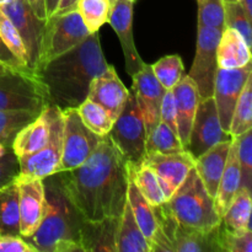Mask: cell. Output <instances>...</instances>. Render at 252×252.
I'll use <instances>...</instances> for the list:
<instances>
[{
  "label": "cell",
  "instance_id": "cell-9",
  "mask_svg": "<svg viewBox=\"0 0 252 252\" xmlns=\"http://www.w3.org/2000/svg\"><path fill=\"white\" fill-rule=\"evenodd\" d=\"M51 108V134L48 142L33 154L19 158L21 176L43 180L58 174L63 150L64 120L61 110L53 106Z\"/></svg>",
  "mask_w": 252,
  "mask_h": 252
},
{
  "label": "cell",
  "instance_id": "cell-40",
  "mask_svg": "<svg viewBox=\"0 0 252 252\" xmlns=\"http://www.w3.org/2000/svg\"><path fill=\"white\" fill-rule=\"evenodd\" d=\"M224 16V0H203L198 4V26L213 27L223 32Z\"/></svg>",
  "mask_w": 252,
  "mask_h": 252
},
{
  "label": "cell",
  "instance_id": "cell-10",
  "mask_svg": "<svg viewBox=\"0 0 252 252\" xmlns=\"http://www.w3.org/2000/svg\"><path fill=\"white\" fill-rule=\"evenodd\" d=\"M221 31L208 26H198L197 48L189 76L194 81L199 98L213 96L214 81L218 71L217 47Z\"/></svg>",
  "mask_w": 252,
  "mask_h": 252
},
{
  "label": "cell",
  "instance_id": "cell-49",
  "mask_svg": "<svg viewBox=\"0 0 252 252\" xmlns=\"http://www.w3.org/2000/svg\"><path fill=\"white\" fill-rule=\"evenodd\" d=\"M10 147H6V145H4V144H1V143H0V157H1V155H4L5 153H6V150L9 149Z\"/></svg>",
  "mask_w": 252,
  "mask_h": 252
},
{
  "label": "cell",
  "instance_id": "cell-3",
  "mask_svg": "<svg viewBox=\"0 0 252 252\" xmlns=\"http://www.w3.org/2000/svg\"><path fill=\"white\" fill-rule=\"evenodd\" d=\"M44 214L38 229L25 240L37 252H84L80 245L81 218L62 189L57 174L43 179Z\"/></svg>",
  "mask_w": 252,
  "mask_h": 252
},
{
  "label": "cell",
  "instance_id": "cell-15",
  "mask_svg": "<svg viewBox=\"0 0 252 252\" xmlns=\"http://www.w3.org/2000/svg\"><path fill=\"white\" fill-rule=\"evenodd\" d=\"M19 189L20 236L30 238L41 224L46 206L43 180L19 176L15 180Z\"/></svg>",
  "mask_w": 252,
  "mask_h": 252
},
{
  "label": "cell",
  "instance_id": "cell-47",
  "mask_svg": "<svg viewBox=\"0 0 252 252\" xmlns=\"http://www.w3.org/2000/svg\"><path fill=\"white\" fill-rule=\"evenodd\" d=\"M46 1V12H47V19L51 16H53L56 14L57 9L59 6V2L61 0H44Z\"/></svg>",
  "mask_w": 252,
  "mask_h": 252
},
{
  "label": "cell",
  "instance_id": "cell-53",
  "mask_svg": "<svg viewBox=\"0 0 252 252\" xmlns=\"http://www.w3.org/2000/svg\"><path fill=\"white\" fill-rule=\"evenodd\" d=\"M202 1H203V0H197V2H198V4H199V2H202Z\"/></svg>",
  "mask_w": 252,
  "mask_h": 252
},
{
  "label": "cell",
  "instance_id": "cell-42",
  "mask_svg": "<svg viewBox=\"0 0 252 252\" xmlns=\"http://www.w3.org/2000/svg\"><path fill=\"white\" fill-rule=\"evenodd\" d=\"M160 122L165 123L167 127L177 133L176 105H175V96L172 90H165L162 96L161 106H160Z\"/></svg>",
  "mask_w": 252,
  "mask_h": 252
},
{
  "label": "cell",
  "instance_id": "cell-7",
  "mask_svg": "<svg viewBox=\"0 0 252 252\" xmlns=\"http://www.w3.org/2000/svg\"><path fill=\"white\" fill-rule=\"evenodd\" d=\"M46 106V93L34 73L9 70L0 74V111L39 113Z\"/></svg>",
  "mask_w": 252,
  "mask_h": 252
},
{
  "label": "cell",
  "instance_id": "cell-5",
  "mask_svg": "<svg viewBox=\"0 0 252 252\" xmlns=\"http://www.w3.org/2000/svg\"><path fill=\"white\" fill-rule=\"evenodd\" d=\"M108 135L128 164L134 169L142 166L145 159L147 129L133 90H129L125 106L113 121Z\"/></svg>",
  "mask_w": 252,
  "mask_h": 252
},
{
  "label": "cell",
  "instance_id": "cell-41",
  "mask_svg": "<svg viewBox=\"0 0 252 252\" xmlns=\"http://www.w3.org/2000/svg\"><path fill=\"white\" fill-rule=\"evenodd\" d=\"M20 175L19 158L12 152L11 147L0 157V189L14 182Z\"/></svg>",
  "mask_w": 252,
  "mask_h": 252
},
{
  "label": "cell",
  "instance_id": "cell-37",
  "mask_svg": "<svg viewBox=\"0 0 252 252\" xmlns=\"http://www.w3.org/2000/svg\"><path fill=\"white\" fill-rule=\"evenodd\" d=\"M218 245L221 251L226 252H252L251 229L244 231H233L224 228L223 224L218 226Z\"/></svg>",
  "mask_w": 252,
  "mask_h": 252
},
{
  "label": "cell",
  "instance_id": "cell-46",
  "mask_svg": "<svg viewBox=\"0 0 252 252\" xmlns=\"http://www.w3.org/2000/svg\"><path fill=\"white\" fill-rule=\"evenodd\" d=\"M78 1L79 0H61L58 9H57L56 14L54 15H61V14H64V12L70 11V10L76 9Z\"/></svg>",
  "mask_w": 252,
  "mask_h": 252
},
{
  "label": "cell",
  "instance_id": "cell-31",
  "mask_svg": "<svg viewBox=\"0 0 252 252\" xmlns=\"http://www.w3.org/2000/svg\"><path fill=\"white\" fill-rule=\"evenodd\" d=\"M76 110H78V113L84 125L89 129L93 130L94 133L101 135V137L107 135L110 133L113 125V120L110 117L107 111L101 107L98 103L86 98L76 107Z\"/></svg>",
  "mask_w": 252,
  "mask_h": 252
},
{
  "label": "cell",
  "instance_id": "cell-20",
  "mask_svg": "<svg viewBox=\"0 0 252 252\" xmlns=\"http://www.w3.org/2000/svg\"><path fill=\"white\" fill-rule=\"evenodd\" d=\"M51 106H46L33 121L17 133L11 144L12 152L17 158L33 154L47 144L51 134Z\"/></svg>",
  "mask_w": 252,
  "mask_h": 252
},
{
  "label": "cell",
  "instance_id": "cell-30",
  "mask_svg": "<svg viewBox=\"0 0 252 252\" xmlns=\"http://www.w3.org/2000/svg\"><path fill=\"white\" fill-rule=\"evenodd\" d=\"M250 129H252V75L246 81L234 108L229 134L235 138Z\"/></svg>",
  "mask_w": 252,
  "mask_h": 252
},
{
  "label": "cell",
  "instance_id": "cell-43",
  "mask_svg": "<svg viewBox=\"0 0 252 252\" xmlns=\"http://www.w3.org/2000/svg\"><path fill=\"white\" fill-rule=\"evenodd\" d=\"M0 252H37L22 236L0 234Z\"/></svg>",
  "mask_w": 252,
  "mask_h": 252
},
{
  "label": "cell",
  "instance_id": "cell-2",
  "mask_svg": "<svg viewBox=\"0 0 252 252\" xmlns=\"http://www.w3.org/2000/svg\"><path fill=\"white\" fill-rule=\"evenodd\" d=\"M107 66L97 31L33 73L43 86L48 106L64 111L76 108L88 98L91 81Z\"/></svg>",
  "mask_w": 252,
  "mask_h": 252
},
{
  "label": "cell",
  "instance_id": "cell-33",
  "mask_svg": "<svg viewBox=\"0 0 252 252\" xmlns=\"http://www.w3.org/2000/svg\"><path fill=\"white\" fill-rule=\"evenodd\" d=\"M39 113L32 111H0V143L11 147L17 133Z\"/></svg>",
  "mask_w": 252,
  "mask_h": 252
},
{
  "label": "cell",
  "instance_id": "cell-48",
  "mask_svg": "<svg viewBox=\"0 0 252 252\" xmlns=\"http://www.w3.org/2000/svg\"><path fill=\"white\" fill-rule=\"evenodd\" d=\"M241 4V6L244 7V10L246 11L248 16L252 20V0H236Z\"/></svg>",
  "mask_w": 252,
  "mask_h": 252
},
{
  "label": "cell",
  "instance_id": "cell-18",
  "mask_svg": "<svg viewBox=\"0 0 252 252\" xmlns=\"http://www.w3.org/2000/svg\"><path fill=\"white\" fill-rule=\"evenodd\" d=\"M129 90L118 78L115 68L108 64L107 69L91 81L88 98L105 108L115 121L125 106Z\"/></svg>",
  "mask_w": 252,
  "mask_h": 252
},
{
  "label": "cell",
  "instance_id": "cell-45",
  "mask_svg": "<svg viewBox=\"0 0 252 252\" xmlns=\"http://www.w3.org/2000/svg\"><path fill=\"white\" fill-rule=\"evenodd\" d=\"M31 6L32 11L34 12L39 20H47V12H46V1L44 0H27Z\"/></svg>",
  "mask_w": 252,
  "mask_h": 252
},
{
  "label": "cell",
  "instance_id": "cell-6",
  "mask_svg": "<svg viewBox=\"0 0 252 252\" xmlns=\"http://www.w3.org/2000/svg\"><path fill=\"white\" fill-rule=\"evenodd\" d=\"M89 34L90 32L84 25L78 9L48 17L42 31L38 62L34 70L47 62L75 48Z\"/></svg>",
  "mask_w": 252,
  "mask_h": 252
},
{
  "label": "cell",
  "instance_id": "cell-32",
  "mask_svg": "<svg viewBox=\"0 0 252 252\" xmlns=\"http://www.w3.org/2000/svg\"><path fill=\"white\" fill-rule=\"evenodd\" d=\"M128 167H129L130 172H132L133 180H134L138 189H139L140 193L144 196V198L153 207L160 206L164 202H166V199H165L164 194L161 192V189L159 186L157 176H155L154 171L149 166L142 164V166L138 167V169H134L132 165L128 164Z\"/></svg>",
  "mask_w": 252,
  "mask_h": 252
},
{
  "label": "cell",
  "instance_id": "cell-27",
  "mask_svg": "<svg viewBox=\"0 0 252 252\" xmlns=\"http://www.w3.org/2000/svg\"><path fill=\"white\" fill-rule=\"evenodd\" d=\"M251 191L239 189L230 206L220 218L224 228L233 231H244L251 229Z\"/></svg>",
  "mask_w": 252,
  "mask_h": 252
},
{
  "label": "cell",
  "instance_id": "cell-54",
  "mask_svg": "<svg viewBox=\"0 0 252 252\" xmlns=\"http://www.w3.org/2000/svg\"><path fill=\"white\" fill-rule=\"evenodd\" d=\"M113 1V0H110V2H112Z\"/></svg>",
  "mask_w": 252,
  "mask_h": 252
},
{
  "label": "cell",
  "instance_id": "cell-13",
  "mask_svg": "<svg viewBox=\"0 0 252 252\" xmlns=\"http://www.w3.org/2000/svg\"><path fill=\"white\" fill-rule=\"evenodd\" d=\"M0 9L19 31L26 49L27 64L33 71L38 62L39 43L46 20H39L34 15L27 0H10L6 4L1 5Z\"/></svg>",
  "mask_w": 252,
  "mask_h": 252
},
{
  "label": "cell",
  "instance_id": "cell-28",
  "mask_svg": "<svg viewBox=\"0 0 252 252\" xmlns=\"http://www.w3.org/2000/svg\"><path fill=\"white\" fill-rule=\"evenodd\" d=\"M0 234L20 235L19 189L15 181L0 189Z\"/></svg>",
  "mask_w": 252,
  "mask_h": 252
},
{
  "label": "cell",
  "instance_id": "cell-1",
  "mask_svg": "<svg viewBox=\"0 0 252 252\" xmlns=\"http://www.w3.org/2000/svg\"><path fill=\"white\" fill-rule=\"evenodd\" d=\"M57 176L84 220L121 218L127 203L128 164L108 134L84 164Z\"/></svg>",
  "mask_w": 252,
  "mask_h": 252
},
{
  "label": "cell",
  "instance_id": "cell-26",
  "mask_svg": "<svg viewBox=\"0 0 252 252\" xmlns=\"http://www.w3.org/2000/svg\"><path fill=\"white\" fill-rule=\"evenodd\" d=\"M116 249L117 252H152L147 239L135 221L128 202L120 218Z\"/></svg>",
  "mask_w": 252,
  "mask_h": 252
},
{
  "label": "cell",
  "instance_id": "cell-24",
  "mask_svg": "<svg viewBox=\"0 0 252 252\" xmlns=\"http://www.w3.org/2000/svg\"><path fill=\"white\" fill-rule=\"evenodd\" d=\"M219 68H241L251 63V48L245 39L233 29H225L220 34L217 47Z\"/></svg>",
  "mask_w": 252,
  "mask_h": 252
},
{
  "label": "cell",
  "instance_id": "cell-19",
  "mask_svg": "<svg viewBox=\"0 0 252 252\" xmlns=\"http://www.w3.org/2000/svg\"><path fill=\"white\" fill-rule=\"evenodd\" d=\"M172 93H174L175 105H176L177 135L186 149L197 106L201 98H199L196 84L189 75L182 76L181 80L174 86Z\"/></svg>",
  "mask_w": 252,
  "mask_h": 252
},
{
  "label": "cell",
  "instance_id": "cell-14",
  "mask_svg": "<svg viewBox=\"0 0 252 252\" xmlns=\"http://www.w3.org/2000/svg\"><path fill=\"white\" fill-rule=\"evenodd\" d=\"M143 164L154 171L167 201L194 167V159L187 150H182L174 154H147Z\"/></svg>",
  "mask_w": 252,
  "mask_h": 252
},
{
  "label": "cell",
  "instance_id": "cell-17",
  "mask_svg": "<svg viewBox=\"0 0 252 252\" xmlns=\"http://www.w3.org/2000/svg\"><path fill=\"white\" fill-rule=\"evenodd\" d=\"M134 0H113L111 2L108 24L112 26L120 38L125 56V65L130 76L140 70L144 65V61L140 57L135 47L133 36V6Z\"/></svg>",
  "mask_w": 252,
  "mask_h": 252
},
{
  "label": "cell",
  "instance_id": "cell-55",
  "mask_svg": "<svg viewBox=\"0 0 252 252\" xmlns=\"http://www.w3.org/2000/svg\"><path fill=\"white\" fill-rule=\"evenodd\" d=\"M134 1H135V0H134Z\"/></svg>",
  "mask_w": 252,
  "mask_h": 252
},
{
  "label": "cell",
  "instance_id": "cell-16",
  "mask_svg": "<svg viewBox=\"0 0 252 252\" xmlns=\"http://www.w3.org/2000/svg\"><path fill=\"white\" fill-rule=\"evenodd\" d=\"M132 79V90L137 98L148 137L160 123V106L165 89L155 78L152 64L144 63L143 68L135 73Z\"/></svg>",
  "mask_w": 252,
  "mask_h": 252
},
{
  "label": "cell",
  "instance_id": "cell-34",
  "mask_svg": "<svg viewBox=\"0 0 252 252\" xmlns=\"http://www.w3.org/2000/svg\"><path fill=\"white\" fill-rule=\"evenodd\" d=\"M76 9L86 29L94 33L108 21L111 2L110 0H79Z\"/></svg>",
  "mask_w": 252,
  "mask_h": 252
},
{
  "label": "cell",
  "instance_id": "cell-21",
  "mask_svg": "<svg viewBox=\"0 0 252 252\" xmlns=\"http://www.w3.org/2000/svg\"><path fill=\"white\" fill-rule=\"evenodd\" d=\"M120 218L97 221L81 220L80 245L84 252H117L116 238Z\"/></svg>",
  "mask_w": 252,
  "mask_h": 252
},
{
  "label": "cell",
  "instance_id": "cell-44",
  "mask_svg": "<svg viewBox=\"0 0 252 252\" xmlns=\"http://www.w3.org/2000/svg\"><path fill=\"white\" fill-rule=\"evenodd\" d=\"M0 64L12 69V70L31 71V73H33V71L27 69L26 66H24L21 63H20L19 59H17L16 57L14 56V53L7 48V46L5 44V42L2 41L1 37H0Z\"/></svg>",
  "mask_w": 252,
  "mask_h": 252
},
{
  "label": "cell",
  "instance_id": "cell-8",
  "mask_svg": "<svg viewBox=\"0 0 252 252\" xmlns=\"http://www.w3.org/2000/svg\"><path fill=\"white\" fill-rule=\"evenodd\" d=\"M64 120L63 150L58 172L75 169L93 155L102 137L89 129L76 108L62 111Z\"/></svg>",
  "mask_w": 252,
  "mask_h": 252
},
{
  "label": "cell",
  "instance_id": "cell-39",
  "mask_svg": "<svg viewBox=\"0 0 252 252\" xmlns=\"http://www.w3.org/2000/svg\"><path fill=\"white\" fill-rule=\"evenodd\" d=\"M0 37H1L2 41L5 42L7 48H9L10 51L14 53V56L19 59L20 63L24 66H26L27 69H30L29 64H27L26 49H25L21 36H20L16 27L14 26V24L10 21L9 17L4 14V11H2L1 9H0ZM30 70H31V69H30Z\"/></svg>",
  "mask_w": 252,
  "mask_h": 252
},
{
  "label": "cell",
  "instance_id": "cell-11",
  "mask_svg": "<svg viewBox=\"0 0 252 252\" xmlns=\"http://www.w3.org/2000/svg\"><path fill=\"white\" fill-rule=\"evenodd\" d=\"M229 139L233 137L221 128L213 96L199 100L186 147L187 152L197 159L216 144Z\"/></svg>",
  "mask_w": 252,
  "mask_h": 252
},
{
  "label": "cell",
  "instance_id": "cell-25",
  "mask_svg": "<svg viewBox=\"0 0 252 252\" xmlns=\"http://www.w3.org/2000/svg\"><path fill=\"white\" fill-rule=\"evenodd\" d=\"M127 202L129 204L130 209H132L135 221L139 225L143 235L145 236L150 246L155 236V233H157V218H155L154 211H153V206L144 198V196L138 189L129 167H128Z\"/></svg>",
  "mask_w": 252,
  "mask_h": 252
},
{
  "label": "cell",
  "instance_id": "cell-51",
  "mask_svg": "<svg viewBox=\"0 0 252 252\" xmlns=\"http://www.w3.org/2000/svg\"><path fill=\"white\" fill-rule=\"evenodd\" d=\"M10 0H0V6H1V5H4V4H6V2H9Z\"/></svg>",
  "mask_w": 252,
  "mask_h": 252
},
{
  "label": "cell",
  "instance_id": "cell-22",
  "mask_svg": "<svg viewBox=\"0 0 252 252\" xmlns=\"http://www.w3.org/2000/svg\"><path fill=\"white\" fill-rule=\"evenodd\" d=\"M231 140L233 139L218 143L206 153H203L201 157L194 159V169L198 176L201 177L208 193L213 198L216 197L219 181L225 169Z\"/></svg>",
  "mask_w": 252,
  "mask_h": 252
},
{
  "label": "cell",
  "instance_id": "cell-50",
  "mask_svg": "<svg viewBox=\"0 0 252 252\" xmlns=\"http://www.w3.org/2000/svg\"><path fill=\"white\" fill-rule=\"evenodd\" d=\"M9 70H12V69H10V68H7V66H5V65H2V64H0V74L6 73V71H9Z\"/></svg>",
  "mask_w": 252,
  "mask_h": 252
},
{
  "label": "cell",
  "instance_id": "cell-29",
  "mask_svg": "<svg viewBox=\"0 0 252 252\" xmlns=\"http://www.w3.org/2000/svg\"><path fill=\"white\" fill-rule=\"evenodd\" d=\"M186 150L182 145L177 133L165 123L160 122L145 142V155L147 154H174Z\"/></svg>",
  "mask_w": 252,
  "mask_h": 252
},
{
  "label": "cell",
  "instance_id": "cell-36",
  "mask_svg": "<svg viewBox=\"0 0 252 252\" xmlns=\"http://www.w3.org/2000/svg\"><path fill=\"white\" fill-rule=\"evenodd\" d=\"M224 20H225V29H233L239 32L241 37L245 39L248 46H252V30L251 19L248 16L246 11L239 1H224Z\"/></svg>",
  "mask_w": 252,
  "mask_h": 252
},
{
  "label": "cell",
  "instance_id": "cell-4",
  "mask_svg": "<svg viewBox=\"0 0 252 252\" xmlns=\"http://www.w3.org/2000/svg\"><path fill=\"white\" fill-rule=\"evenodd\" d=\"M166 202L172 216L182 225L212 230L220 224L214 198L208 193L194 167Z\"/></svg>",
  "mask_w": 252,
  "mask_h": 252
},
{
  "label": "cell",
  "instance_id": "cell-38",
  "mask_svg": "<svg viewBox=\"0 0 252 252\" xmlns=\"http://www.w3.org/2000/svg\"><path fill=\"white\" fill-rule=\"evenodd\" d=\"M236 138L238 160L240 166V189L251 191L252 184V129Z\"/></svg>",
  "mask_w": 252,
  "mask_h": 252
},
{
  "label": "cell",
  "instance_id": "cell-35",
  "mask_svg": "<svg viewBox=\"0 0 252 252\" xmlns=\"http://www.w3.org/2000/svg\"><path fill=\"white\" fill-rule=\"evenodd\" d=\"M153 73L165 90H172L184 76L185 66L177 54L162 57L157 63L152 64Z\"/></svg>",
  "mask_w": 252,
  "mask_h": 252
},
{
  "label": "cell",
  "instance_id": "cell-52",
  "mask_svg": "<svg viewBox=\"0 0 252 252\" xmlns=\"http://www.w3.org/2000/svg\"><path fill=\"white\" fill-rule=\"evenodd\" d=\"M224 1H236V0H224Z\"/></svg>",
  "mask_w": 252,
  "mask_h": 252
},
{
  "label": "cell",
  "instance_id": "cell-23",
  "mask_svg": "<svg viewBox=\"0 0 252 252\" xmlns=\"http://www.w3.org/2000/svg\"><path fill=\"white\" fill-rule=\"evenodd\" d=\"M240 189V166L238 160V142L233 138L229 149L228 159H226L225 169H224L221 179L219 181L218 189L214 197V206L219 217H223L231 201L235 197L236 192Z\"/></svg>",
  "mask_w": 252,
  "mask_h": 252
},
{
  "label": "cell",
  "instance_id": "cell-12",
  "mask_svg": "<svg viewBox=\"0 0 252 252\" xmlns=\"http://www.w3.org/2000/svg\"><path fill=\"white\" fill-rule=\"evenodd\" d=\"M252 75V64L249 63L241 68H218L214 81L213 98L216 101L220 126L229 133L231 117L238 98L245 86L248 79Z\"/></svg>",
  "mask_w": 252,
  "mask_h": 252
}]
</instances>
